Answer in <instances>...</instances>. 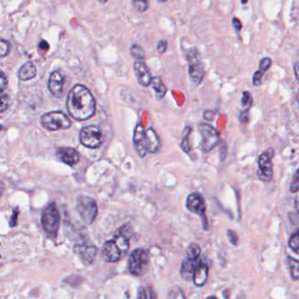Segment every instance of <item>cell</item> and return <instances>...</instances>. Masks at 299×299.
Wrapping results in <instances>:
<instances>
[{"mask_svg": "<svg viewBox=\"0 0 299 299\" xmlns=\"http://www.w3.org/2000/svg\"><path fill=\"white\" fill-rule=\"evenodd\" d=\"M207 299H218V298H217L216 296H209V297H207Z\"/></svg>", "mask_w": 299, "mask_h": 299, "instance_id": "obj_46", "label": "cell"}, {"mask_svg": "<svg viewBox=\"0 0 299 299\" xmlns=\"http://www.w3.org/2000/svg\"><path fill=\"white\" fill-rule=\"evenodd\" d=\"M77 211L86 225H92L98 215V205L93 197L79 195L77 197Z\"/></svg>", "mask_w": 299, "mask_h": 299, "instance_id": "obj_5", "label": "cell"}, {"mask_svg": "<svg viewBox=\"0 0 299 299\" xmlns=\"http://www.w3.org/2000/svg\"><path fill=\"white\" fill-rule=\"evenodd\" d=\"M61 216L55 203H51L45 208L42 215V225L46 234L52 240L57 238L60 227Z\"/></svg>", "mask_w": 299, "mask_h": 299, "instance_id": "obj_3", "label": "cell"}, {"mask_svg": "<svg viewBox=\"0 0 299 299\" xmlns=\"http://www.w3.org/2000/svg\"><path fill=\"white\" fill-rule=\"evenodd\" d=\"M19 209L16 208L13 210V215L11 217L10 220V226L11 227H14L17 226V222H18V217H19Z\"/></svg>", "mask_w": 299, "mask_h": 299, "instance_id": "obj_34", "label": "cell"}, {"mask_svg": "<svg viewBox=\"0 0 299 299\" xmlns=\"http://www.w3.org/2000/svg\"><path fill=\"white\" fill-rule=\"evenodd\" d=\"M67 109L72 118L86 121L95 113V99L88 88L77 84L70 89L68 96Z\"/></svg>", "mask_w": 299, "mask_h": 299, "instance_id": "obj_1", "label": "cell"}, {"mask_svg": "<svg viewBox=\"0 0 299 299\" xmlns=\"http://www.w3.org/2000/svg\"><path fill=\"white\" fill-rule=\"evenodd\" d=\"M287 266L290 271V277L293 280H297L299 277V262L294 258L288 256L286 259Z\"/></svg>", "mask_w": 299, "mask_h": 299, "instance_id": "obj_22", "label": "cell"}, {"mask_svg": "<svg viewBox=\"0 0 299 299\" xmlns=\"http://www.w3.org/2000/svg\"><path fill=\"white\" fill-rule=\"evenodd\" d=\"M9 106L8 96L2 89H0V112L6 111Z\"/></svg>", "mask_w": 299, "mask_h": 299, "instance_id": "obj_29", "label": "cell"}, {"mask_svg": "<svg viewBox=\"0 0 299 299\" xmlns=\"http://www.w3.org/2000/svg\"><path fill=\"white\" fill-rule=\"evenodd\" d=\"M36 73H37L36 66L33 64L32 62H27L19 69L18 76L19 79L27 81V80L33 79L36 76Z\"/></svg>", "mask_w": 299, "mask_h": 299, "instance_id": "obj_20", "label": "cell"}, {"mask_svg": "<svg viewBox=\"0 0 299 299\" xmlns=\"http://www.w3.org/2000/svg\"><path fill=\"white\" fill-rule=\"evenodd\" d=\"M298 170H296L295 175L293 176L292 182L290 184V191L292 193H296L298 191Z\"/></svg>", "mask_w": 299, "mask_h": 299, "instance_id": "obj_33", "label": "cell"}, {"mask_svg": "<svg viewBox=\"0 0 299 299\" xmlns=\"http://www.w3.org/2000/svg\"><path fill=\"white\" fill-rule=\"evenodd\" d=\"M150 85H152V88L155 89L157 99H163V97L165 96L166 93H167V88H166V86L163 84V81L161 79V77H153V79H152V82H151V84H150Z\"/></svg>", "mask_w": 299, "mask_h": 299, "instance_id": "obj_21", "label": "cell"}, {"mask_svg": "<svg viewBox=\"0 0 299 299\" xmlns=\"http://www.w3.org/2000/svg\"><path fill=\"white\" fill-rule=\"evenodd\" d=\"M271 64H272V61H271V58H263L261 61V63H260V67H259V70L258 71L263 75L270 69Z\"/></svg>", "mask_w": 299, "mask_h": 299, "instance_id": "obj_32", "label": "cell"}, {"mask_svg": "<svg viewBox=\"0 0 299 299\" xmlns=\"http://www.w3.org/2000/svg\"><path fill=\"white\" fill-rule=\"evenodd\" d=\"M273 156L274 150L270 148L259 156V159H258V164L260 168L259 176L263 181H271L273 176V163H272Z\"/></svg>", "mask_w": 299, "mask_h": 299, "instance_id": "obj_11", "label": "cell"}, {"mask_svg": "<svg viewBox=\"0 0 299 299\" xmlns=\"http://www.w3.org/2000/svg\"><path fill=\"white\" fill-rule=\"evenodd\" d=\"M186 207L192 214H197L200 217L201 220L203 221V226L204 230H209V224L207 220L206 214V203L204 200V197L202 195L195 192L189 196L186 201Z\"/></svg>", "mask_w": 299, "mask_h": 299, "instance_id": "obj_7", "label": "cell"}, {"mask_svg": "<svg viewBox=\"0 0 299 299\" xmlns=\"http://www.w3.org/2000/svg\"><path fill=\"white\" fill-rule=\"evenodd\" d=\"M134 73L137 77V81L140 85L143 87H147L151 84L152 82V75L150 73V70L146 64L141 61H137L134 64Z\"/></svg>", "mask_w": 299, "mask_h": 299, "instance_id": "obj_14", "label": "cell"}, {"mask_svg": "<svg viewBox=\"0 0 299 299\" xmlns=\"http://www.w3.org/2000/svg\"><path fill=\"white\" fill-rule=\"evenodd\" d=\"M150 253L143 248H136L131 253L128 268L133 276L140 277L146 273L150 266Z\"/></svg>", "mask_w": 299, "mask_h": 299, "instance_id": "obj_4", "label": "cell"}, {"mask_svg": "<svg viewBox=\"0 0 299 299\" xmlns=\"http://www.w3.org/2000/svg\"><path fill=\"white\" fill-rule=\"evenodd\" d=\"M146 134V143L147 153L155 154L159 151L161 148V140L153 128H147L145 131Z\"/></svg>", "mask_w": 299, "mask_h": 299, "instance_id": "obj_18", "label": "cell"}, {"mask_svg": "<svg viewBox=\"0 0 299 299\" xmlns=\"http://www.w3.org/2000/svg\"><path fill=\"white\" fill-rule=\"evenodd\" d=\"M208 275H209L208 266L206 263H204L203 261L199 260L192 277V281L195 285L197 287L204 286L208 279Z\"/></svg>", "mask_w": 299, "mask_h": 299, "instance_id": "obj_17", "label": "cell"}, {"mask_svg": "<svg viewBox=\"0 0 299 299\" xmlns=\"http://www.w3.org/2000/svg\"><path fill=\"white\" fill-rule=\"evenodd\" d=\"M186 58L189 63V75L191 80L192 83H195L196 85H198L203 81L204 70V66L198 56V52L197 51V49L191 48V50L187 53Z\"/></svg>", "mask_w": 299, "mask_h": 299, "instance_id": "obj_8", "label": "cell"}, {"mask_svg": "<svg viewBox=\"0 0 299 299\" xmlns=\"http://www.w3.org/2000/svg\"><path fill=\"white\" fill-rule=\"evenodd\" d=\"M201 254V248L197 243H191L186 252V258L190 260H197Z\"/></svg>", "mask_w": 299, "mask_h": 299, "instance_id": "obj_23", "label": "cell"}, {"mask_svg": "<svg viewBox=\"0 0 299 299\" xmlns=\"http://www.w3.org/2000/svg\"><path fill=\"white\" fill-rule=\"evenodd\" d=\"M131 54L134 55V58L138 59V61H142L145 59V52L143 48L140 47V45L134 44L131 47Z\"/></svg>", "mask_w": 299, "mask_h": 299, "instance_id": "obj_26", "label": "cell"}, {"mask_svg": "<svg viewBox=\"0 0 299 299\" xmlns=\"http://www.w3.org/2000/svg\"><path fill=\"white\" fill-rule=\"evenodd\" d=\"M64 83V77L62 76V74L59 71H54L50 75V77L48 80V89L55 98L60 99L63 97Z\"/></svg>", "mask_w": 299, "mask_h": 299, "instance_id": "obj_15", "label": "cell"}, {"mask_svg": "<svg viewBox=\"0 0 299 299\" xmlns=\"http://www.w3.org/2000/svg\"><path fill=\"white\" fill-rule=\"evenodd\" d=\"M198 261H199V258L197 260H190V259L186 258L185 261H183L180 273H181L182 278L184 280L187 281V282L192 281L195 268L197 267Z\"/></svg>", "mask_w": 299, "mask_h": 299, "instance_id": "obj_19", "label": "cell"}, {"mask_svg": "<svg viewBox=\"0 0 299 299\" xmlns=\"http://www.w3.org/2000/svg\"><path fill=\"white\" fill-rule=\"evenodd\" d=\"M76 251L83 263L89 265L95 261L96 256L98 254V248H96L93 244L85 242H82L81 244H77L76 246Z\"/></svg>", "mask_w": 299, "mask_h": 299, "instance_id": "obj_12", "label": "cell"}, {"mask_svg": "<svg viewBox=\"0 0 299 299\" xmlns=\"http://www.w3.org/2000/svg\"><path fill=\"white\" fill-rule=\"evenodd\" d=\"M227 234H228V239L230 240V242L233 245H238V236L236 234L235 232L232 231V230H229V231H227Z\"/></svg>", "mask_w": 299, "mask_h": 299, "instance_id": "obj_36", "label": "cell"}, {"mask_svg": "<svg viewBox=\"0 0 299 299\" xmlns=\"http://www.w3.org/2000/svg\"><path fill=\"white\" fill-rule=\"evenodd\" d=\"M252 105V96L248 92H244L242 94V105L244 107L245 110L248 111V109L251 107Z\"/></svg>", "mask_w": 299, "mask_h": 299, "instance_id": "obj_31", "label": "cell"}, {"mask_svg": "<svg viewBox=\"0 0 299 299\" xmlns=\"http://www.w3.org/2000/svg\"><path fill=\"white\" fill-rule=\"evenodd\" d=\"M7 85H8V80H7V76L5 75L3 71L0 70V89H7Z\"/></svg>", "mask_w": 299, "mask_h": 299, "instance_id": "obj_35", "label": "cell"}, {"mask_svg": "<svg viewBox=\"0 0 299 299\" xmlns=\"http://www.w3.org/2000/svg\"><path fill=\"white\" fill-rule=\"evenodd\" d=\"M232 25L234 26V28L237 30V31H241L242 28V24L241 22V20H240L238 18H233L232 19Z\"/></svg>", "mask_w": 299, "mask_h": 299, "instance_id": "obj_39", "label": "cell"}, {"mask_svg": "<svg viewBox=\"0 0 299 299\" xmlns=\"http://www.w3.org/2000/svg\"><path fill=\"white\" fill-rule=\"evenodd\" d=\"M42 127L48 131L69 129L71 127V121L63 111H54L47 112L42 116Z\"/></svg>", "mask_w": 299, "mask_h": 299, "instance_id": "obj_6", "label": "cell"}, {"mask_svg": "<svg viewBox=\"0 0 299 299\" xmlns=\"http://www.w3.org/2000/svg\"><path fill=\"white\" fill-rule=\"evenodd\" d=\"M248 111L247 110H244L241 114V118H241V121H242V123H248V121H249Z\"/></svg>", "mask_w": 299, "mask_h": 299, "instance_id": "obj_40", "label": "cell"}, {"mask_svg": "<svg viewBox=\"0 0 299 299\" xmlns=\"http://www.w3.org/2000/svg\"><path fill=\"white\" fill-rule=\"evenodd\" d=\"M168 299H186L185 293L181 288L175 286L170 289L168 294Z\"/></svg>", "mask_w": 299, "mask_h": 299, "instance_id": "obj_27", "label": "cell"}, {"mask_svg": "<svg viewBox=\"0 0 299 299\" xmlns=\"http://www.w3.org/2000/svg\"><path fill=\"white\" fill-rule=\"evenodd\" d=\"M56 155L60 161L69 166L76 165L79 162V154L72 147H60Z\"/></svg>", "mask_w": 299, "mask_h": 299, "instance_id": "obj_16", "label": "cell"}, {"mask_svg": "<svg viewBox=\"0 0 299 299\" xmlns=\"http://www.w3.org/2000/svg\"><path fill=\"white\" fill-rule=\"evenodd\" d=\"M215 116V112L213 111H206L204 112V118L208 119V121H213Z\"/></svg>", "mask_w": 299, "mask_h": 299, "instance_id": "obj_42", "label": "cell"}, {"mask_svg": "<svg viewBox=\"0 0 299 299\" xmlns=\"http://www.w3.org/2000/svg\"><path fill=\"white\" fill-rule=\"evenodd\" d=\"M289 247H290L293 251L295 252L296 254H298L299 249V234L298 230H296L295 232H293L291 236H290V240H289Z\"/></svg>", "mask_w": 299, "mask_h": 299, "instance_id": "obj_25", "label": "cell"}, {"mask_svg": "<svg viewBox=\"0 0 299 299\" xmlns=\"http://www.w3.org/2000/svg\"><path fill=\"white\" fill-rule=\"evenodd\" d=\"M237 299H246V297L243 294H242V295H240V296L237 297Z\"/></svg>", "mask_w": 299, "mask_h": 299, "instance_id": "obj_45", "label": "cell"}, {"mask_svg": "<svg viewBox=\"0 0 299 299\" xmlns=\"http://www.w3.org/2000/svg\"><path fill=\"white\" fill-rule=\"evenodd\" d=\"M262 76H263V75L260 73L259 71H256V72H255V75H254V77H253V83H254V85H261Z\"/></svg>", "mask_w": 299, "mask_h": 299, "instance_id": "obj_37", "label": "cell"}, {"mask_svg": "<svg viewBox=\"0 0 299 299\" xmlns=\"http://www.w3.org/2000/svg\"><path fill=\"white\" fill-rule=\"evenodd\" d=\"M130 226L128 225L119 227L112 240L105 242L102 248L104 260L107 262H117L127 255L130 248Z\"/></svg>", "mask_w": 299, "mask_h": 299, "instance_id": "obj_2", "label": "cell"}, {"mask_svg": "<svg viewBox=\"0 0 299 299\" xmlns=\"http://www.w3.org/2000/svg\"><path fill=\"white\" fill-rule=\"evenodd\" d=\"M2 130V126L0 125V131Z\"/></svg>", "mask_w": 299, "mask_h": 299, "instance_id": "obj_47", "label": "cell"}, {"mask_svg": "<svg viewBox=\"0 0 299 299\" xmlns=\"http://www.w3.org/2000/svg\"><path fill=\"white\" fill-rule=\"evenodd\" d=\"M198 130L202 135V142L200 144L201 150L204 153H208V152H210L211 150H214V147L220 142L219 133L212 126L204 124V123L199 125Z\"/></svg>", "mask_w": 299, "mask_h": 299, "instance_id": "obj_10", "label": "cell"}, {"mask_svg": "<svg viewBox=\"0 0 299 299\" xmlns=\"http://www.w3.org/2000/svg\"><path fill=\"white\" fill-rule=\"evenodd\" d=\"M80 141L87 147L98 148L104 141L102 131L96 126H87L80 133Z\"/></svg>", "mask_w": 299, "mask_h": 299, "instance_id": "obj_9", "label": "cell"}, {"mask_svg": "<svg viewBox=\"0 0 299 299\" xmlns=\"http://www.w3.org/2000/svg\"><path fill=\"white\" fill-rule=\"evenodd\" d=\"M297 65H298V64L296 63V64H295V68H294V69H295V74H296V80H297V78H298V77H297Z\"/></svg>", "mask_w": 299, "mask_h": 299, "instance_id": "obj_44", "label": "cell"}, {"mask_svg": "<svg viewBox=\"0 0 299 299\" xmlns=\"http://www.w3.org/2000/svg\"><path fill=\"white\" fill-rule=\"evenodd\" d=\"M137 299H146V290H145L143 287H140V289H139Z\"/></svg>", "mask_w": 299, "mask_h": 299, "instance_id": "obj_41", "label": "cell"}, {"mask_svg": "<svg viewBox=\"0 0 299 299\" xmlns=\"http://www.w3.org/2000/svg\"><path fill=\"white\" fill-rule=\"evenodd\" d=\"M145 128L142 124L137 125L136 128L134 130V144L135 150L138 155L143 158L147 154L146 143V134H145Z\"/></svg>", "mask_w": 299, "mask_h": 299, "instance_id": "obj_13", "label": "cell"}, {"mask_svg": "<svg viewBox=\"0 0 299 299\" xmlns=\"http://www.w3.org/2000/svg\"><path fill=\"white\" fill-rule=\"evenodd\" d=\"M167 46H168V43L166 41H161V42H158V44H157V50L159 53L161 54H163V53H165L166 49H167Z\"/></svg>", "mask_w": 299, "mask_h": 299, "instance_id": "obj_38", "label": "cell"}, {"mask_svg": "<svg viewBox=\"0 0 299 299\" xmlns=\"http://www.w3.org/2000/svg\"><path fill=\"white\" fill-rule=\"evenodd\" d=\"M134 6V9L139 13H144L148 8V2L146 1H140V0H134L132 2Z\"/></svg>", "mask_w": 299, "mask_h": 299, "instance_id": "obj_30", "label": "cell"}, {"mask_svg": "<svg viewBox=\"0 0 299 299\" xmlns=\"http://www.w3.org/2000/svg\"><path fill=\"white\" fill-rule=\"evenodd\" d=\"M191 128H185V132L184 133V137H183V141L181 143L182 150L185 151V153H189L191 150V143H190V133H191Z\"/></svg>", "mask_w": 299, "mask_h": 299, "instance_id": "obj_24", "label": "cell"}, {"mask_svg": "<svg viewBox=\"0 0 299 299\" xmlns=\"http://www.w3.org/2000/svg\"><path fill=\"white\" fill-rule=\"evenodd\" d=\"M4 191H5V185L3 182L0 181V197H2Z\"/></svg>", "mask_w": 299, "mask_h": 299, "instance_id": "obj_43", "label": "cell"}, {"mask_svg": "<svg viewBox=\"0 0 299 299\" xmlns=\"http://www.w3.org/2000/svg\"><path fill=\"white\" fill-rule=\"evenodd\" d=\"M11 45L10 42L5 39L0 38V58L7 56L9 54Z\"/></svg>", "mask_w": 299, "mask_h": 299, "instance_id": "obj_28", "label": "cell"}]
</instances>
